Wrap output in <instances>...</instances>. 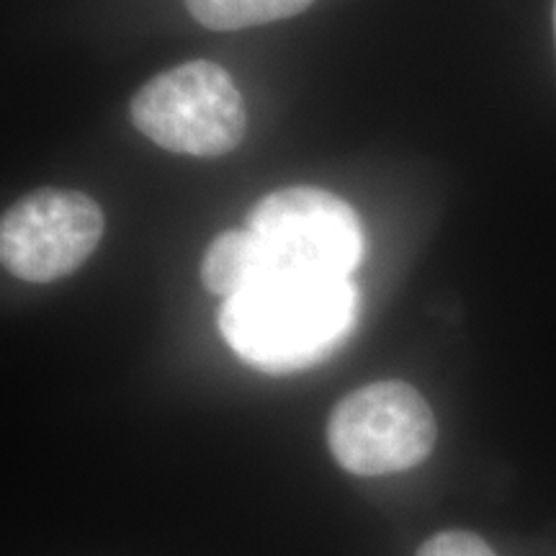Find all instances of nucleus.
Listing matches in <instances>:
<instances>
[{
    "label": "nucleus",
    "mask_w": 556,
    "mask_h": 556,
    "mask_svg": "<svg viewBox=\"0 0 556 556\" xmlns=\"http://www.w3.org/2000/svg\"><path fill=\"white\" fill-rule=\"evenodd\" d=\"M106 219L99 201L67 189H39L16 201L0 222V258L29 283L70 276L99 248Z\"/></svg>",
    "instance_id": "39448f33"
},
{
    "label": "nucleus",
    "mask_w": 556,
    "mask_h": 556,
    "mask_svg": "<svg viewBox=\"0 0 556 556\" xmlns=\"http://www.w3.org/2000/svg\"><path fill=\"white\" fill-rule=\"evenodd\" d=\"M184 3L206 29L240 31L296 16L315 0H184Z\"/></svg>",
    "instance_id": "0eeeda50"
},
{
    "label": "nucleus",
    "mask_w": 556,
    "mask_h": 556,
    "mask_svg": "<svg viewBox=\"0 0 556 556\" xmlns=\"http://www.w3.org/2000/svg\"><path fill=\"white\" fill-rule=\"evenodd\" d=\"M430 405L405 381H377L340 400L328 420L330 454L356 477L397 475L422 464L435 446Z\"/></svg>",
    "instance_id": "20e7f679"
},
{
    "label": "nucleus",
    "mask_w": 556,
    "mask_h": 556,
    "mask_svg": "<svg viewBox=\"0 0 556 556\" xmlns=\"http://www.w3.org/2000/svg\"><path fill=\"white\" fill-rule=\"evenodd\" d=\"M270 270L261 240L250 229L222 232L201 261V281L222 299L235 296Z\"/></svg>",
    "instance_id": "423d86ee"
},
{
    "label": "nucleus",
    "mask_w": 556,
    "mask_h": 556,
    "mask_svg": "<svg viewBox=\"0 0 556 556\" xmlns=\"http://www.w3.org/2000/svg\"><path fill=\"white\" fill-rule=\"evenodd\" d=\"M552 21H554V41H556V0H554V13H552Z\"/></svg>",
    "instance_id": "1a4fd4ad"
},
{
    "label": "nucleus",
    "mask_w": 556,
    "mask_h": 556,
    "mask_svg": "<svg viewBox=\"0 0 556 556\" xmlns=\"http://www.w3.org/2000/svg\"><path fill=\"white\" fill-rule=\"evenodd\" d=\"M248 229L261 240L270 270L351 278L366 250L351 204L315 186L268 193L250 208Z\"/></svg>",
    "instance_id": "7ed1b4c3"
},
{
    "label": "nucleus",
    "mask_w": 556,
    "mask_h": 556,
    "mask_svg": "<svg viewBox=\"0 0 556 556\" xmlns=\"http://www.w3.org/2000/svg\"><path fill=\"white\" fill-rule=\"evenodd\" d=\"M358 312L351 278L268 270L222 302L217 325L235 356L283 377L328 361L356 330Z\"/></svg>",
    "instance_id": "f257e3e1"
},
{
    "label": "nucleus",
    "mask_w": 556,
    "mask_h": 556,
    "mask_svg": "<svg viewBox=\"0 0 556 556\" xmlns=\"http://www.w3.org/2000/svg\"><path fill=\"white\" fill-rule=\"evenodd\" d=\"M131 124L163 150L222 157L245 137L248 111L225 67L191 60L144 83L129 103Z\"/></svg>",
    "instance_id": "f03ea898"
},
{
    "label": "nucleus",
    "mask_w": 556,
    "mask_h": 556,
    "mask_svg": "<svg viewBox=\"0 0 556 556\" xmlns=\"http://www.w3.org/2000/svg\"><path fill=\"white\" fill-rule=\"evenodd\" d=\"M415 556H497L484 539L471 531H443L430 536Z\"/></svg>",
    "instance_id": "6e6552de"
}]
</instances>
